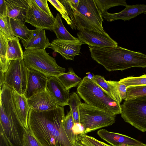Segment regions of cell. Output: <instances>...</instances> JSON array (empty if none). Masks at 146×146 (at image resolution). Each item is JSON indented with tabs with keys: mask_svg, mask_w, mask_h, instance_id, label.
Masks as SVG:
<instances>
[{
	"mask_svg": "<svg viewBox=\"0 0 146 146\" xmlns=\"http://www.w3.org/2000/svg\"><path fill=\"white\" fill-rule=\"evenodd\" d=\"M39 7L52 17H54L49 7L47 0H34Z\"/></svg>",
	"mask_w": 146,
	"mask_h": 146,
	"instance_id": "cell-36",
	"label": "cell"
},
{
	"mask_svg": "<svg viewBox=\"0 0 146 146\" xmlns=\"http://www.w3.org/2000/svg\"><path fill=\"white\" fill-rule=\"evenodd\" d=\"M78 38L83 44L89 46L99 47H114L118 43L106 33L103 34L88 30H79L77 33Z\"/></svg>",
	"mask_w": 146,
	"mask_h": 146,
	"instance_id": "cell-11",
	"label": "cell"
},
{
	"mask_svg": "<svg viewBox=\"0 0 146 146\" xmlns=\"http://www.w3.org/2000/svg\"><path fill=\"white\" fill-rule=\"evenodd\" d=\"M74 124L72 112L70 110L65 115L63 124L65 131L68 138L74 145L78 136L75 135L73 131L72 127Z\"/></svg>",
	"mask_w": 146,
	"mask_h": 146,
	"instance_id": "cell-27",
	"label": "cell"
},
{
	"mask_svg": "<svg viewBox=\"0 0 146 146\" xmlns=\"http://www.w3.org/2000/svg\"><path fill=\"white\" fill-rule=\"evenodd\" d=\"M77 93L85 103L116 115L121 114V105L104 92L94 81L84 76L78 86Z\"/></svg>",
	"mask_w": 146,
	"mask_h": 146,
	"instance_id": "cell-4",
	"label": "cell"
},
{
	"mask_svg": "<svg viewBox=\"0 0 146 146\" xmlns=\"http://www.w3.org/2000/svg\"><path fill=\"white\" fill-rule=\"evenodd\" d=\"M72 130L74 134L78 136L79 134L84 133L85 128L80 123H74Z\"/></svg>",
	"mask_w": 146,
	"mask_h": 146,
	"instance_id": "cell-38",
	"label": "cell"
},
{
	"mask_svg": "<svg viewBox=\"0 0 146 146\" xmlns=\"http://www.w3.org/2000/svg\"><path fill=\"white\" fill-rule=\"evenodd\" d=\"M72 23V29L88 30L104 34L102 13L94 0H60Z\"/></svg>",
	"mask_w": 146,
	"mask_h": 146,
	"instance_id": "cell-3",
	"label": "cell"
},
{
	"mask_svg": "<svg viewBox=\"0 0 146 146\" xmlns=\"http://www.w3.org/2000/svg\"><path fill=\"white\" fill-rule=\"evenodd\" d=\"M50 48L54 52L60 54L66 60H74V57L80 55L81 46L83 44L78 39L75 40H53Z\"/></svg>",
	"mask_w": 146,
	"mask_h": 146,
	"instance_id": "cell-12",
	"label": "cell"
},
{
	"mask_svg": "<svg viewBox=\"0 0 146 146\" xmlns=\"http://www.w3.org/2000/svg\"><path fill=\"white\" fill-rule=\"evenodd\" d=\"M61 16L57 13L51 29L55 34L57 39L62 40H75L78 39L71 35L67 31L62 22Z\"/></svg>",
	"mask_w": 146,
	"mask_h": 146,
	"instance_id": "cell-23",
	"label": "cell"
},
{
	"mask_svg": "<svg viewBox=\"0 0 146 146\" xmlns=\"http://www.w3.org/2000/svg\"><path fill=\"white\" fill-rule=\"evenodd\" d=\"M46 89L56 100L58 105H68L70 94L57 77L48 76Z\"/></svg>",
	"mask_w": 146,
	"mask_h": 146,
	"instance_id": "cell-14",
	"label": "cell"
},
{
	"mask_svg": "<svg viewBox=\"0 0 146 146\" xmlns=\"http://www.w3.org/2000/svg\"><path fill=\"white\" fill-rule=\"evenodd\" d=\"M31 109L44 111L53 110L58 106L57 103L46 89L27 99Z\"/></svg>",
	"mask_w": 146,
	"mask_h": 146,
	"instance_id": "cell-15",
	"label": "cell"
},
{
	"mask_svg": "<svg viewBox=\"0 0 146 146\" xmlns=\"http://www.w3.org/2000/svg\"><path fill=\"white\" fill-rule=\"evenodd\" d=\"M10 23L13 35L21 40L27 39L31 35L32 30L29 29L25 23L21 21L10 18Z\"/></svg>",
	"mask_w": 146,
	"mask_h": 146,
	"instance_id": "cell-25",
	"label": "cell"
},
{
	"mask_svg": "<svg viewBox=\"0 0 146 146\" xmlns=\"http://www.w3.org/2000/svg\"><path fill=\"white\" fill-rule=\"evenodd\" d=\"M23 60L28 68L38 71L48 76L58 77L66 70L65 68L57 64L55 59L45 49L25 50Z\"/></svg>",
	"mask_w": 146,
	"mask_h": 146,
	"instance_id": "cell-5",
	"label": "cell"
},
{
	"mask_svg": "<svg viewBox=\"0 0 146 146\" xmlns=\"http://www.w3.org/2000/svg\"><path fill=\"white\" fill-rule=\"evenodd\" d=\"M121 107V117L125 122L146 131V96L125 100Z\"/></svg>",
	"mask_w": 146,
	"mask_h": 146,
	"instance_id": "cell-8",
	"label": "cell"
},
{
	"mask_svg": "<svg viewBox=\"0 0 146 146\" xmlns=\"http://www.w3.org/2000/svg\"><path fill=\"white\" fill-rule=\"evenodd\" d=\"M19 39L15 36L8 39L7 56L10 61L17 59H23L24 52L19 42Z\"/></svg>",
	"mask_w": 146,
	"mask_h": 146,
	"instance_id": "cell-22",
	"label": "cell"
},
{
	"mask_svg": "<svg viewBox=\"0 0 146 146\" xmlns=\"http://www.w3.org/2000/svg\"><path fill=\"white\" fill-rule=\"evenodd\" d=\"M28 68L23 59L10 61V65L4 78V84L24 95L26 89Z\"/></svg>",
	"mask_w": 146,
	"mask_h": 146,
	"instance_id": "cell-9",
	"label": "cell"
},
{
	"mask_svg": "<svg viewBox=\"0 0 146 146\" xmlns=\"http://www.w3.org/2000/svg\"><path fill=\"white\" fill-rule=\"evenodd\" d=\"M88 73V75L86 76L87 77L90 79H92L94 76L93 74H92L90 72L89 74Z\"/></svg>",
	"mask_w": 146,
	"mask_h": 146,
	"instance_id": "cell-41",
	"label": "cell"
},
{
	"mask_svg": "<svg viewBox=\"0 0 146 146\" xmlns=\"http://www.w3.org/2000/svg\"><path fill=\"white\" fill-rule=\"evenodd\" d=\"M111 146H112L111 145Z\"/></svg>",
	"mask_w": 146,
	"mask_h": 146,
	"instance_id": "cell-44",
	"label": "cell"
},
{
	"mask_svg": "<svg viewBox=\"0 0 146 146\" xmlns=\"http://www.w3.org/2000/svg\"><path fill=\"white\" fill-rule=\"evenodd\" d=\"M119 81L124 84L127 88L130 86L146 85V74L139 76L128 77L120 79Z\"/></svg>",
	"mask_w": 146,
	"mask_h": 146,
	"instance_id": "cell-32",
	"label": "cell"
},
{
	"mask_svg": "<svg viewBox=\"0 0 146 146\" xmlns=\"http://www.w3.org/2000/svg\"><path fill=\"white\" fill-rule=\"evenodd\" d=\"M141 146H146V144H143Z\"/></svg>",
	"mask_w": 146,
	"mask_h": 146,
	"instance_id": "cell-43",
	"label": "cell"
},
{
	"mask_svg": "<svg viewBox=\"0 0 146 146\" xmlns=\"http://www.w3.org/2000/svg\"><path fill=\"white\" fill-rule=\"evenodd\" d=\"M102 13L107 12L109 8L118 6H126L125 0H94Z\"/></svg>",
	"mask_w": 146,
	"mask_h": 146,
	"instance_id": "cell-28",
	"label": "cell"
},
{
	"mask_svg": "<svg viewBox=\"0 0 146 146\" xmlns=\"http://www.w3.org/2000/svg\"><path fill=\"white\" fill-rule=\"evenodd\" d=\"M7 9L5 0H0V17L7 16Z\"/></svg>",
	"mask_w": 146,
	"mask_h": 146,
	"instance_id": "cell-39",
	"label": "cell"
},
{
	"mask_svg": "<svg viewBox=\"0 0 146 146\" xmlns=\"http://www.w3.org/2000/svg\"><path fill=\"white\" fill-rule=\"evenodd\" d=\"M28 7L26 13L25 22L36 29L51 31L55 18L52 17L42 10L34 0H27Z\"/></svg>",
	"mask_w": 146,
	"mask_h": 146,
	"instance_id": "cell-10",
	"label": "cell"
},
{
	"mask_svg": "<svg viewBox=\"0 0 146 146\" xmlns=\"http://www.w3.org/2000/svg\"><path fill=\"white\" fill-rule=\"evenodd\" d=\"M82 103L79 96L76 93L73 92L70 94L68 105L72 111L74 123H80L79 110Z\"/></svg>",
	"mask_w": 146,
	"mask_h": 146,
	"instance_id": "cell-26",
	"label": "cell"
},
{
	"mask_svg": "<svg viewBox=\"0 0 146 146\" xmlns=\"http://www.w3.org/2000/svg\"><path fill=\"white\" fill-rule=\"evenodd\" d=\"M0 31L3 33L8 38L15 37L9 17L7 16L0 17Z\"/></svg>",
	"mask_w": 146,
	"mask_h": 146,
	"instance_id": "cell-34",
	"label": "cell"
},
{
	"mask_svg": "<svg viewBox=\"0 0 146 146\" xmlns=\"http://www.w3.org/2000/svg\"><path fill=\"white\" fill-rule=\"evenodd\" d=\"M48 1L60 13L62 17L72 29V22L66 8L58 0H48Z\"/></svg>",
	"mask_w": 146,
	"mask_h": 146,
	"instance_id": "cell-33",
	"label": "cell"
},
{
	"mask_svg": "<svg viewBox=\"0 0 146 146\" xmlns=\"http://www.w3.org/2000/svg\"><path fill=\"white\" fill-rule=\"evenodd\" d=\"M121 11L116 13H111L105 12L102 13L103 18L108 22L117 20H122L124 21L129 20L142 13H146V5L137 4L133 5H127Z\"/></svg>",
	"mask_w": 146,
	"mask_h": 146,
	"instance_id": "cell-17",
	"label": "cell"
},
{
	"mask_svg": "<svg viewBox=\"0 0 146 146\" xmlns=\"http://www.w3.org/2000/svg\"><path fill=\"white\" fill-rule=\"evenodd\" d=\"M76 141L84 146H111L85 133L78 135Z\"/></svg>",
	"mask_w": 146,
	"mask_h": 146,
	"instance_id": "cell-29",
	"label": "cell"
},
{
	"mask_svg": "<svg viewBox=\"0 0 146 146\" xmlns=\"http://www.w3.org/2000/svg\"><path fill=\"white\" fill-rule=\"evenodd\" d=\"M21 43L25 50L45 49L50 48L51 45L45 30L37 29L32 30L29 37L25 40H21Z\"/></svg>",
	"mask_w": 146,
	"mask_h": 146,
	"instance_id": "cell-18",
	"label": "cell"
},
{
	"mask_svg": "<svg viewBox=\"0 0 146 146\" xmlns=\"http://www.w3.org/2000/svg\"><path fill=\"white\" fill-rule=\"evenodd\" d=\"M74 145V146H84L77 141H76L75 142Z\"/></svg>",
	"mask_w": 146,
	"mask_h": 146,
	"instance_id": "cell-42",
	"label": "cell"
},
{
	"mask_svg": "<svg viewBox=\"0 0 146 146\" xmlns=\"http://www.w3.org/2000/svg\"><path fill=\"white\" fill-rule=\"evenodd\" d=\"M48 76L38 71L28 68L27 83L24 96L27 99L46 89Z\"/></svg>",
	"mask_w": 146,
	"mask_h": 146,
	"instance_id": "cell-13",
	"label": "cell"
},
{
	"mask_svg": "<svg viewBox=\"0 0 146 146\" xmlns=\"http://www.w3.org/2000/svg\"><path fill=\"white\" fill-rule=\"evenodd\" d=\"M0 146H11L5 137L2 128L0 127Z\"/></svg>",
	"mask_w": 146,
	"mask_h": 146,
	"instance_id": "cell-40",
	"label": "cell"
},
{
	"mask_svg": "<svg viewBox=\"0 0 146 146\" xmlns=\"http://www.w3.org/2000/svg\"><path fill=\"white\" fill-rule=\"evenodd\" d=\"M65 116L64 106L44 111L30 109L29 129L43 146H74L63 126Z\"/></svg>",
	"mask_w": 146,
	"mask_h": 146,
	"instance_id": "cell-1",
	"label": "cell"
},
{
	"mask_svg": "<svg viewBox=\"0 0 146 146\" xmlns=\"http://www.w3.org/2000/svg\"><path fill=\"white\" fill-rule=\"evenodd\" d=\"M118 88L120 100L122 102L125 100L127 98V87L123 84L118 81Z\"/></svg>",
	"mask_w": 146,
	"mask_h": 146,
	"instance_id": "cell-37",
	"label": "cell"
},
{
	"mask_svg": "<svg viewBox=\"0 0 146 146\" xmlns=\"http://www.w3.org/2000/svg\"><path fill=\"white\" fill-rule=\"evenodd\" d=\"M57 77L68 90L73 87L78 86L82 80L75 73L72 68H68V72Z\"/></svg>",
	"mask_w": 146,
	"mask_h": 146,
	"instance_id": "cell-24",
	"label": "cell"
},
{
	"mask_svg": "<svg viewBox=\"0 0 146 146\" xmlns=\"http://www.w3.org/2000/svg\"><path fill=\"white\" fill-rule=\"evenodd\" d=\"M0 127L11 146H22L25 128L15 108L7 106L0 110Z\"/></svg>",
	"mask_w": 146,
	"mask_h": 146,
	"instance_id": "cell-7",
	"label": "cell"
},
{
	"mask_svg": "<svg viewBox=\"0 0 146 146\" xmlns=\"http://www.w3.org/2000/svg\"><path fill=\"white\" fill-rule=\"evenodd\" d=\"M8 38L0 31V85L4 84L5 74L10 65V61L7 56Z\"/></svg>",
	"mask_w": 146,
	"mask_h": 146,
	"instance_id": "cell-21",
	"label": "cell"
},
{
	"mask_svg": "<svg viewBox=\"0 0 146 146\" xmlns=\"http://www.w3.org/2000/svg\"><path fill=\"white\" fill-rule=\"evenodd\" d=\"M80 122L85 128L84 133L112 125L116 115L82 103L79 106Z\"/></svg>",
	"mask_w": 146,
	"mask_h": 146,
	"instance_id": "cell-6",
	"label": "cell"
},
{
	"mask_svg": "<svg viewBox=\"0 0 146 146\" xmlns=\"http://www.w3.org/2000/svg\"><path fill=\"white\" fill-rule=\"evenodd\" d=\"M97 134L102 139L112 146H141L143 143L126 135L102 129Z\"/></svg>",
	"mask_w": 146,
	"mask_h": 146,
	"instance_id": "cell-16",
	"label": "cell"
},
{
	"mask_svg": "<svg viewBox=\"0 0 146 146\" xmlns=\"http://www.w3.org/2000/svg\"><path fill=\"white\" fill-rule=\"evenodd\" d=\"M92 80L94 81L104 92L116 102L109 80H106L104 77L99 75H94Z\"/></svg>",
	"mask_w": 146,
	"mask_h": 146,
	"instance_id": "cell-30",
	"label": "cell"
},
{
	"mask_svg": "<svg viewBox=\"0 0 146 146\" xmlns=\"http://www.w3.org/2000/svg\"><path fill=\"white\" fill-rule=\"evenodd\" d=\"M13 102L18 116L24 127L29 129L28 118L30 108L27 99L24 95H21L13 89Z\"/></svg>",
	"mask_w": 146,
	"mask_h": 146,
	"instance_id": "cell-19",
	"label": "cell"
},
{
	"mask_svg": "<svg viewBox=\"0 0 146 146\" xmlns=\"http://www.w3.org/2000/svg\"><path fill=\"white\" fill-rule=\"evenodd\" d=\"M5 1L7 7V16L25 23L26 13L28 5L27 0Z\"/></svg>",
	"mask_w": 146,
	"mask_h": 146,
	"instance_id": "cell-20",
	"label": "cell"
},
{
	"mask_svg": "<svg viewBox=\"0 0 146 146\" xmlns=\"http://www.w3.org/2000/svg\"><path fill=\"white\" fill-rule=\"evenodd\" d=\"M146 96V85L130 86L127 88L126 100Z\"/></svg>",
	"mask_w": 146,
	"mask_h": 146,
	"instance_id": "cell-31",
	"label": "cell"
},
{
	"mask_svg": "<svg viewBox=\"0 0 146 146\" xmlns=\"http://www.w3.org/2000/svg\"><path fill=\"white\" fill-rule=\"evenodd\" d=\"M22 146H43L36 139L29 129L25 128Z\"/></svg>",
	"mask_w": 146,
	"mask_h": 146,
	"instance_id": "cell-35",
	"label": "cell"
},
{
	"mask_svg": "<svg viewBox=\"0 0 146 146\" xmlns=\"http://www.w3.org/2000/svg\"><path fill=\"white\" fill-rule=\"evenodd\" d=\"M91 57L108 71L121 70L132 67H146V55L118 46L94 47Z\"/></svg>",
	"mask_w": 146,
	"mask_h": 146,
	"instance_id": "cell-2",
	"label": "cell"
}]
</instances>
